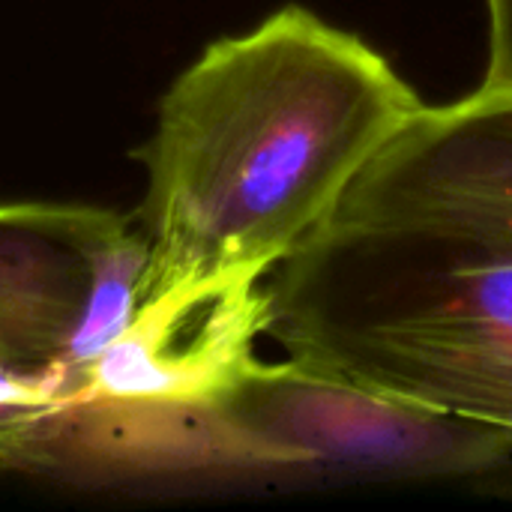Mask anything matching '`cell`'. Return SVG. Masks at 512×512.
Returning <instances> with one entry per match:
<instances>
[{
  "instance_id": "obj_1",
  "label": "cell",
  "mask_w": 512,
  "mask_h": 512,
  "mask_svg": "<svg viewBox=\"0 0 512 512\" xmlns=\"http://www.w3.org/2000/svg\"><path fill=\"white\" fill-rule=\"evenodd\" d=\"M420 105L381 51L303 6L207 45L162 96L147 144L144 291L270 273Z\"/></svg>"
},
{
  "instance_id": "obj_2",
  "label": "cell",
  "mask_w": 512,
  "mask_h": 512,
  "mask_svg": "<svg viewBox=\"0 0 512 512\" xmlns=\"http://www.w3.org/2000/svg\"><path fill=\"white\" fill-rule=\"evenodd\" d=\"M288 357L512 432V252L420 228L327 219L264 279Z\"/></svg>"
},
{
  "instance_id": "obj_3",
  "label": "cell",
  "mask_w": 512,
  "mask_h": 512,
  "mask_svg": "<svg viewBox=\"0 0 512 512\" xmlns=\"http://www.w3.org/2000/svg\"><path fill=\"white\" fill-rule=\"evenodd\" d=\"M243 474L456 480L512 462V432L390 399L294 357H258L213 402Z\"/></svg>"
},
{
  "instance_id": "obj_4",
  "label": "cell",
  "mask_w": 512,
  "mask_h": 512,
  "mask_svg": "<svg viewBox=\"0 0 512 512\" xmlns=\"http://www.w3.org/2000/svg\"><path fill=\"white\" fill-rule=\"evenodd\" d=\"M150 246L129 219L84 204H0V366L84 384L129 321Z\"/></svg>"
},
{
  "instance_id": "obj_5",
  "label": "cell",
  "mask_w": 512,
  "mask_h": 512,
  "mask_svg": "<svg viewBox=\"0 0 512 512\" xmlns=\"http://www.w3.org/2000/svg\"><path fill=\"white\" fill-rule=\"evenodd\" d=\"M330 219L420 228L512 252V96L420 105Z\"/></svg>"
},
{
  "instance_id": "obj_6",
  "label": "cell",
  "mask_w": 512,
  "mask_h": 512,
  "mask_svg": "<svg viewBox=\"0 0 512 512\" xmlns=\"http://www.w3.org/2000/svg\"><path fill=\"white\" fill-rule=\"evenodd\" d=\"M258 270H213L147 288L84 375V396L213 405L255 360L264 336Z\"/></svg>"
},
{
  "instance_id": "obj_7",
  "label": "cell",
  "mask_w": 512,
  "mask_h": 512,
  "mask_svg": "<svg viewBox=\"0 0 512 512\" xmlns=\"http://www.w3.org/2000/svg\"><path fill=\"white\" fill-rule=\"evenodd\" d=\"M84 396L66 375H36L0 366V462H24L42 432Z\"/></svg>"
},
{
  "instance_id": "obj_8",
  "label": "cell",
  "mask_w": 512,
  "mask_h": 512,
  "mask_svg": "<svg viewBox=\"0 0 512 512\" xmlns=\"http://www.w3.org/2000/svg\"><path fill=\"white\" fill-rule=\"evenodd\" d=\"M489 6V60L480 93L512 96V0H486Z\"/></svg>"
}]
</instances>
